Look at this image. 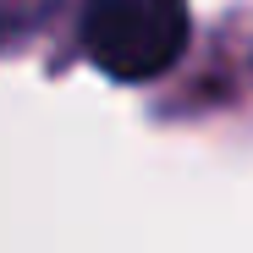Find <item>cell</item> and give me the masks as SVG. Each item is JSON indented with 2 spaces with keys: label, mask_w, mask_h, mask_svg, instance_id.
I'll list each match as a JSON object with an SVG mask.
<instances>
[{
  "label": "cell",
  "mask_w": 253,
  "mask_h": 253,
  "mask_svg": "<svg viewBox=\"0 0 253 253\" xmlns=\"http://www.w3.org/2000/svg\"><path fill=\"white\" fill-rule=\"evenodd\" d=\"M83 50L116 83H149L187 50V0H88Z\"/></svg>",
  "instance_id": "1"
}]
</instances>
